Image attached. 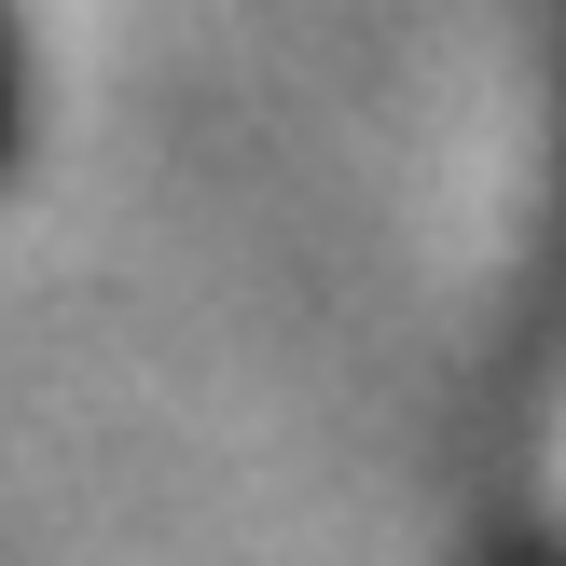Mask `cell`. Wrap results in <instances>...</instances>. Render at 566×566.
I'll return each instance as SVG.
<instances>
[{
  "mask_svg": "<svg viewBox=\"0 0 566 566\" xmlns=\"http://www.w3.org/2000/svg\"><path fill=\"white\" fill-rule=\"evenodd\" d=\"M0 125H14V55H0Z\"/></svg>",
  "mask_w": 566,
  "mask_h": 566,
  "instance_id": "obj_1",
  "label": "cell"
}]
</instances>
